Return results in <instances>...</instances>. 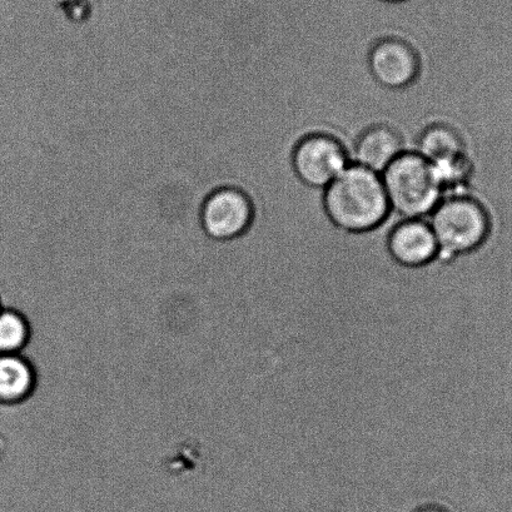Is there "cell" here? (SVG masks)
<instances>
[{"label":"cell","mask_w":512,"mask_h":512,"mask_svg":"<svg viewBox=\"0 0 512 512\" xmlns=\"http://www.w3.org/2000/svg\"><path fill=\"white\" fill-rule=\"evenodd\" d=\"M391 211L404 220H426L442 201V191L429 162L405 152L381 175Z\"/></svg>","instance_id":"obj_2"},{"label":"cell","mask_w":512,"mask_h":512,"mask_svg":"<svg viewBox=\"0 0 512 512\" xmlns=\"http://www.w3.org/2000/svg\"><path fill=\"white\" fill-rule=\"evenodd\" d=\"M416 153L430 164H436L465 156L467 151L455 129L435 124L422 133Z\"/></svg>","instance_id":"obj_10"},{"label":"cell","mask_w":512,"mask_h":512,"mask_svg":"<svg viewBox=\"0 0 512 512\" xmlns=\"http://www.w3.org/2000/svg\"><path fill=\"white\" fill-rule=\"evenodd\" d=\"M201 227L212 241L226 245L250 230L253 206L250 197L240 188L220 186L203 201Z\"/></svg>","instance_id":"obj_4"},{"label":"cell","mask_w":512,"mask_h":512,"mask_svg":"<svg viewBox=\"0 0 512 512\" xmlns=\"http://www.w3.org/2000/svg\"><path fill=\"white\" fill-rule=\"evenodd\" d=\"M370 72L376 82L389 89H402L415 82L420 61L409 44L400 39H382L372 47Z\"/></svg>","instance_id":"obj_6"},{"label":"cell","mask_w":512,"mask_h":512,"mask_svg":"<svg viewBox=\"0 0 512 512\" xmlns=\"http://www.w3.org/2000/svg\"><path fill=\"white\" fill-rule=\"evenodd\" d=\"M405 152V144L399 133L390 127L375 126L366 129L357 139L351 164L381 176Z\"/></svg>","instance_id":"obj_9"},{"label":"cell","mask_w":512,"mask_h":512,"mask_svg":"<svg viewBox=\"0 0 512 512\" xmlns=\"http://www.w3.org/2000/svg\"><path fill=\"white\" fill-rule=\"evenodd\" d=\"M32 338L27 313L17 306H4L0 310V355L26 354Z\"/></svg>","instance_id":"obj_11"},{"label":"cell","mask_w":512,"mask_h":512,"mask_svg":"<svg viewBox=\"0 0 512 512\" xmlns=\"http://www.w3.org/2000/svg\"><path fill=\"white\" fill-rule=\"evenodd\" d=\"M384 2H402V0H384Z\"/></svg>","instance_id":"obj_13"},{"label":"cell","mask_w":512,"mask_h":512,"mask_svg":"<svg viewBox=\"0 0 512 512\" xmlns=\"http://www.w3.org/2000/svg\"><path fill=\"white\" fill-rule=\"evenodd\" d=\"M328 217L342 230H374L390 215L381 176L357 164L347 167L325 190Z\"/></svg>","instance_id":"obj_1"},{"label":"cell","mask_w":512,"mask_h":512,"mask_svg":"<svg viewBox=\"0 0 512 512\" xmlns=\"http://www.w3.org/2000/svg\"><path fill=\"white\" fill-rule=\"evenodd\" d=\"M389 251L399 265L420 268L436 260L439 246L426 220H404L391 232Z\"/></svg>","instance_id":"obj_7"},{"label":"cell","mask_w":512,"mask_h":512,"mask_svg":"<svg viewBox=\"0 0 512 512\" xmlns=\"http://www.w3.org/2000/svg\"><path fill=\"white\" fill-rule=\"evenodd\" d=\"M349 156L340 142L325 134L302 139L293 153V167L307 186L326 190L347 167Z\"/></svg>","instance_id":"obj_5"},{"label":"cell","mask_w":512,"mask_h":512,"mask_svg":"<svg viewBox=\"0 0 512 512\" xmlns=\"http://www.w3.org/2000/svg\"><path fill=\"white\" fill-rule=\"evenodd\" d=\"M444 261L469 255L484 245L490 235L489 213L471 197L444 198L426 218Z\"/></svg>","instance_id":"obj_3"},{"label":"cell","mask_w":512,"mask_h":512,"mask_svg":"<svg viewBox=\"0 0 512 512\" xmlns=\"http://www.w3.org/2000/svg\"><path fill=\"white\" fill-rule=\"evenodd\" d=\"M3 306H2V298H0V310H2Z\"/></svg>","instance_id":"obj_14"},{"label":"cell","mask_w":512,"mask_h":512,"mask_svg":"<svg viewBox=\"0 0 512 512\" xmlns=\"http://www.w3.org/2000/svg\"><path fill=\"white\" fill-rule=\"evenodd\" d=\"M37 366L26 354L0 355V406L17 410L36 394Z\"/></svg>","instance_id":"obj_8"},{"label":"cell","mask_w":512,"mask_h":512,"mask_svg":"<svg viewBox=\"0 0 512 512\" xmlns=\"http://www.w3.org/2000/svg\"><path fill=\"white\" fill-rule=\"evenodd\" d=\"M415 512H449L444 509V507L437 506V505H427L424 507H421V509L416 510Z\"/></svg>","instance_id":"obj_12"}]
</instances>
